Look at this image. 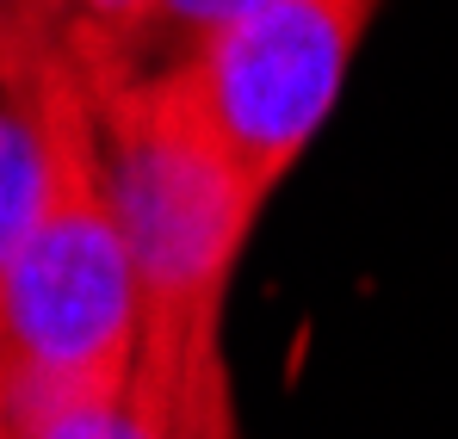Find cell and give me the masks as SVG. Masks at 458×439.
Wrapping results in <instances>:
<instances>
[{"label": "cell", "mask_w": 458, "mask_h": 439, "mask_svg": "<svg viewBox=\"0 0 458 439\" xmlns=\"http://www.w3.org/2000/svg\"><path fill=\"white\" fill-rule=\"evenodd\" d=\"M69 44L93 80L106 180L137 273V390L174 421V439H235L224 303L273 192L211 124L186 63L131 74V50L87 31H69Z\"/></svg>", "instance_id": "cell-1"}, {"label": "cell", "mask_w": 458, "mask_h": 439, "mask_svg": "<svg viewBox=\"0 0 458 439\" xmlns=\"http://www.w3.org/2000/svg\"><path fill=\"white\" fill-rule=\"evenodd\" d=\"M69 6V31H87L112 50H131L149 25H161L167 0H63Z\"/></svg>", "instance_id": "cell-6"}, {"label": "cell", "mask_w": 458, "mask_h": 439, "mask_svg": "<svg viewBox=\"0 0 458 439\" xmlns=\"http://www.w3.org/2000/svg\"><path fill=\"white\" fill-rule=\"evenodd\" d=\"M0 6H6V0H0Z\"/></svg>", "instance_id": "cell-8"}, {"label": "cell", "mask_w": 458, "mask_h": 439, "mask_svg": "<svg viewBox=\"0 0 458 439\" xmlns=\"http://www.w3.org/2000/svg\"><path fill=\"white\" fill-rule=\"evenodd\" d=\"M254 0H167L161 6V25H180L192 44L199 38H211V31H224L229 19H242Z\"/></svg>", "instance_id": "cell-7"}, {"label": "cell", "mask_w": 458, "mask_h": 439, "mask_svg": "<svg viewBox=\"0 0 458 439\" xmlns=\"http://www.w3.org/2000/svg\"><path fill=\"white\" fill-rule=\"evenodd\" d=\"M38 192H44V137H38L25 93L6 87L0 93V303H6L13 260L25 248V229L38 217ZM0 439H13V427H6V359H0Z\"/></svg>", "instance_id": "cell-4"}, {"label": "cell", "mask_w": 458, "mask_h": 439, "mask_svg": "<svg viewBox=\"0 0 458 439\" xmlns=\"http://www.w3.org/2000/svg\"><path fill=\"white\" fill-rule=\"evenodd\" d=\"M378 0H254L180 63L211 124L273 192L328 124Z\"/></svg>", "instance_id": "cell-3"}, {"label": "cell", "mask_w": 458, "mask_h": 439, "mask_svg": "<svg viewBox=\"0 0 458 439\" xmlns=\"http://www.w3.org/2000/svg\"><path fill=\"white\" fill-rule=\"evenodd\" d=\"M13 87L25 93L44 137V192L0 303L6 427L31 402L131 390L143 359V316L131 241L118 229L99 106L69 31H19Z\"/></svg>", "instance_id": "cell-2"}, {"label": "cell", "mask_w": 458, "mask_h": 439, "mask_svg": "<svg viewBox=\"0 0 458 439\" xmlns=\"http://www.w3.org/2000/svg\"><path fill=\"white\" fill-rule=\"evenodd\" d=\"M13 439H174V421L131 384V390L31 402L13 415Z\"/></svg>", "instance_id": "cell-5"}]
</instances>
